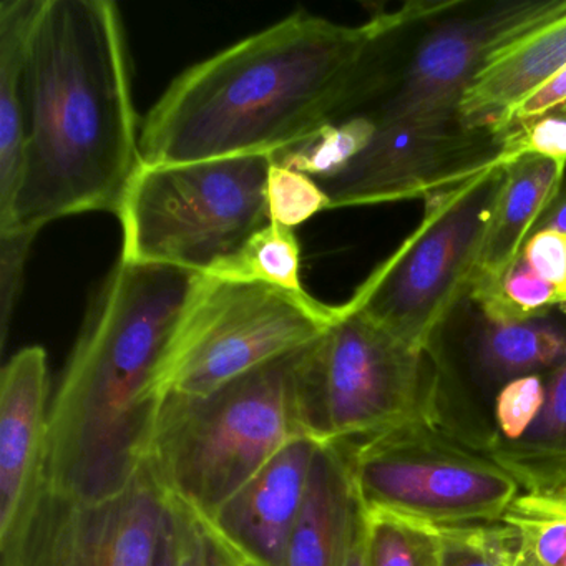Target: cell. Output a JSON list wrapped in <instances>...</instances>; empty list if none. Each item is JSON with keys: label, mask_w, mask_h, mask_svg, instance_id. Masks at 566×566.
I'll list each match as a JSON object with an SVG mask.
<instances>
[{"label": "cell", "mask_w": 566, "mask_h": 566, "mask_svg": "<svg viewBox=\"0 0 566 566\" xmlns=\"http://www.w3.org/2000/svg\"><path fill=\"white\" fill-rule=\"evenodd\" d=\"M271 155L140 165L118 218L122 261L210 274L270 224Z\"/></svg>", "instance_id": "5b68a950"}, {"label": "cell", "mask_w": 566, "mask_h": 566, "mask_svg": "<svg viewBox=\"0 0 566 566\" xmlns=\"http://www.w3.org/2000/svg\"><path fill=\"white\" fill-rule=\"evenodd\" d=\"M339 316L310 294L205 276L154 386L155 406L195 399L319 339Z\"/></svg>", "instance_id": "ba28073f"}, {"label": "cell", "mask_w": 566, "mask_h": 566, "mask_svg": "<svg viewBox=\"0 0 566 566\" xmlns=\"http://www.w3.org/2000/svg\"><path fill=\"white\" fill-rule=\"evenodd\" d=\"M566 69V12L496 49L467 88L459 107L465 130L492 132Z\"/></svg>", "instance_id": "9a60e30c"}, {"label": "cell", "mask_w": 566, "mask_h": 566, "mask_svg": "<svg viewBox=\"0 0 566 566\" xmlns=\"http://www.w3.org/2000/svg\"><path fill=\"white\" fill-rule=\"evenodd\" d=\"M565 168L536 155L509 161L490 213L469 296L473 301L496 290L543 214L565 187Z\"/></svg>", "instance_id": "2e32d148"}, {"label": "cell", "mask_w": 566, "mask_h": 566, "mask_svg": "<svg viewBox=\"0 0 566 566\" xmlns=\"http://www.w3.org/2000/svg\"><path fill=\"white\" fill-rule=\"evenodd\" d=\"M303 349L210 396L158 407L145 462L168 499L207 522L284 447L307 439L296 389Z\"/></svg>", "instance_id": "277c9868"}, {"label": "cell", "mask_w": 566, "mask_h": 566, "mask_svg": "<svg viewBox=\"0 0 566 566\" xmlns=\"http://www.w3.org/2000/svg\"><path fill=\"white\" fill-rule=\"evenodd\" d=\"M203 277L164 264L115 268L49 409L55 499L97 505L130 485L154 432L155 380Z\"/></svg>", "instance_id": "3957f363"}, {"label": "cell", "mask_w": 566, "mask_h": 566, "mask_svg": "<svg viewBox=\"0 0 566 566\" xmlns=\"http://www.w3.org/2000/svg\"><path fill=\"white\" fill-rule=\"evenodd\" d=\"M566 360V331L536 319L522 323H486L473 349L476 382L496 396L510 380L548 374Z\"/></svg>", "instance_id": "ffe728a7"}, {"label": "cell", "mask_w": 566, "mask_h": 566, "mask_svg": "<svg viewBox=\"0 0 566 566\" xmlns=\"http://www.w3.org/2000/svg\"><path fill=\"white\" fill-rule=\"evenodd\" d=\"M127 54L111 0H42L25 55L21 175L0 231L117 213L142 165Z\"/></svg>", "instance_id": "7a4b0ae2"}, {"label": "cell", "mask_w": 566, "mask_h": 566, "mask_svg": "<svg viewBox=\"0 0 566 566\" xmlns=\"http://www.w3.org/2000/svg\"><path fill=\"white\" fill-rule=\"evenodd\" d=\"M360 509L339 443L317 447L306 502L287 546L286 566H344Z\"/></svg>", "instance_id": "e0dca14e"}, {"label": "cell", "mask_w": 566, "mask_h": 566, "mask_svg": "<svg viewBox=\"0 0 566 566\" xmlns=\"http://www.w3.org/2000/svg\"><path fill=\"white\" fill-rule=\"evenodd\" d=\"M538 230L556 231V233L565 234L566 237V187H563L556 200L553 201L552 207L548 208L539 223L536 224L535 231Z\"/></svg>", "instance_id": "e575fe53"}, {"label": "cell", "mask_w": 566, "mask_h": 566, "mask_svg": "<svg viewBox=\"0 0 566 566\" xmlns=\"http://www.w3.org/2000/svg\"><path fill=\"white\" fill-rule=\"evenodd\" d=\"M510 157L500 150L465 180L423 198L419 227L357 287L347 304L420 350L463 296Z\"/></svg>", "instance_id": "52a82bcc"}, {"label": "cell", "mask_w": 566, "mask_h": 566, "mask_svg": "<svg viewBox=\"0 0 566 566\" xmlns=\"http://www.w3.org/2000/svg\"><path fill=\"white\" fill-rule=\"evenodd\" d=\"M545 379V403L528 432L516 442L493 443L485 452L525 492L566 490V360Z\"/></svg>", "instance_id": "d6986e66"}, {"label": "cell", "mask_w": 566, "mask_h": 566, "mask_svg": "<svg viewBox=\"0 0 566 566\" xmlns=\"http://www.w3.org/2000/svg\"><path fill=\"white\" fill-rule=\"evenodd\" d=\"M268 214L271 223L294 228L321 211L329 210V198L307 175L271 165L268 177Z\"/></svg>", "instance_id": "484cf974"}, {"label": "cell", "mask_w": 566, "mask_h": 566, "mask_svg": "<svg viewBox=\"0 0 566 566\" xmlns=\"http://www.w3.org/2000/svg\"><path fill=\"white\" fill-rule=\"evenodd\" d=\"M214 545H217V543H214ZM221 555H223L224 562H227V566H258L253 565V563L247 562V559L234 558V556L224 555L223 552H221Z\"/></svg>", "instance_id": "d590c367"}, {"label": "cell", "mask_w": 566, "mask_h": 566, "mask_svg": "<svg viewBox=\"0 0 566 566\" xmlns=\"http://www.w3.org/2000/svg\"><path fill=\"white\" fill-rule=\"evenodd\" d=\"M546 115H558V117L566 118V69L559 72L542 91L532 95L528 101L513 108L493 130V137L496 140H502V138L535 124Z\"/></svg>", "instance_id": "f546056e"}, {"label": "cell", "mask_w": 566, "mask_h": 566, "mask_svg": "<svg viewBox=\"0 0 566 566\" xmlns=\"http://www.w3.org/2000/svg\"><path fill=\"white\" fill-rule=\"evenodd\" d=\"M523 261L546 283L562 290L566 281V237L556 231L538 230L526 240L522 251Z\"/></svg>", "instance_id": "4dcf8cb0"}, {"label": "cell", "mask_w": 566, "mask_h": 566, "mask_svg": "<svg viewBox=\"0 0 566 566\" xmlns=\"http://www.w3.org/2000/svg\"><path fill=\"white\" fill-rule=\"evenodd\" d=\"M502 522L515 532V566H566V490L525 492Z\"/></svg>", "instance_id": "44dd1931"}, {"label": "cell", "mask_w": 566, "mask_h": 566, "mask_svg": "<svg viewBox=\"0 0 566 566\" xmlns=\"http://www.w3.org/2000/svg\"><path fill=\"white\" fill-rule=\"evenodd\" d=\"M35 231H0V346L8 343L9 327L24 283L25 264Z\"/></svg>", "instance_id": "83f0119b"}, {"label": "cell", "mask_w": 566, "mask_h": 566, "mask_svg": "<svg viewBox=\"0 0 566 566\" xmlns=\"http://www.w3.org/2000/svg\"><path fill=\"white\" fill-rule=\"evenodd\" d=\"M167 493L142 463L130 485L97 505L62 502L55 566H155Z\"/></svg>", "instance_id": "5bb4252c"}, {"label": "cell", "mask_w": 566, "mask_h": 566, "mask_svg": "<svg viewBox=\"0 0 566 566\" xmlns=\"http://www.w3.org/2000/svg\"><path fill=\"white\" fill-rule=\"evenodd\" d=\"M373 566H440L436 526L364 509Z\"/></svg>", "instance_id": "cb8c5ba5"}, {"label": "cell", "mask_w": 566, "mask_h": 566, "mask_svg": "<svg viewBox=\"0 0 566 566\" xmlns=\"http://www.w3.org/2000/svg\"><path fill=\"white\" fill-rule=\"evenodd\" d=\"M545 376L532 374L518 377L496 392L492 402V446L496 442H516L528 432L545 403Z\"/></svg>", "instance_id": "4316f807"}, {"label": "cell", "mask_w": 566, "mask_h": 566, "mask_svg": "<svg viewBox=\"0 0 566 566\" xmlns=\"http://www.w3.org/2000/svg\"><path fill=\"white\" fill-rule=\"evenodd\" d=\"M185 513H187V528H185L184 566H227L220 548L214 545L207 530L187 509Z\"/></svg>", "instance_id": "d6a6232c"}, {"label": "cell", "mask_w": 566, "mask_h": 566, "mask_svg": "<svg viewBox=\"0 0 566 566\" xmlns=\"http://www.w3.org/2000/svg\"><path fill=\"white\" fill-rule=\"evenodd\" d=\"M49 364L44 347L19 350L0 376V553L15 555L44 515L48 479Z\"/></svg>", "instance_id": "7c38bea8"}, {"label": "cell", "mask_w": 566, "mask_h": 566, "mask_svg": "<svg viewBox=\"0 0 566 566\" xmlns=\"http://www.w3.org/2000/svg\"><path fill=\"white\" fill-rule=\"evenodd\" d=\"M499 148L513 158L536 155L555 161L566 170V118L546 115L535 124L503 138L499 142Z\"/></svg>", "instance_id": "f1b7e54d"}, {"label": "cell", "mask_w": 566, "mask_h": 566, "mask_svg": "<svg viewBox=\"0 0 566 566\" xmlns=\"http://www.w3.org/2000/svg\"><path fill=\"white\" fill-rule=\"evenodd\" d=\"M369 147L337 177L317 181L329 210L426 198L446 190L492 160L480 134L460 122L399 120L376 124Z\"/></svg>", "instance_id": "8fae6325"}, {"label": "cell", "mask_w": 566, "mask_h": 566, "mask_svg": "<svg viewBox=\"0 0 566 566\" xmlns=\"http://www.w3.org/2000/svg\"><path fill=\"white\" fill-rule=\"evenodd\" d=\"M357 496L426 525L502 522L518 483L485 453L432 422H416L366 439L340 442Z\"/></svg>", "instance_id": "9c48e42d"}, {"label": "cell", "mask_w": 566, "mask_h": 566, "mask_svg": "<svg viewBox=\"0 0 566 566\" xmlns=\"http://www.w3.org/2000/svg\"><path fill=\"white\" fill-rule=\"evenodd\" d=\"M459 6L409 2L360 25L290 15L170 85L142 128V165L274 155L307 140L353 112L389 39Z\"/></svg>", "instance_id": "6da1fadb"}, {"label": "cell", "mask_w": 566, "mask_h": 566, "mask_svg": "<svg viewBox=\"0 0 566 566\" xmlns=\"http://www.w3.org/2000/svg\"><path fill=\"white\" fill-rule=\"evenodd\" d=\"M185 528H187V513L184 506L167 496V513H165L155 566H184Z\"/></svg>", "instance_id": "1f68e13d"}, {"label": "cell", "mask_w": 566, "mask_h": 566, "mask_svg": "<svg viewBox=\"0 0 566 566\" xmlns=\"http://www.w3.org/2000/svg\"><path fill=\"white\" fill-rule=\"evenodd\" d=\"M42 0L0 2V213L21 175L25 142V55Z\"/></svg>", "instance_id": "ac0fdd59"}, {"label": "cell", "mask_w": 566, "mask_h": 566, "mask_svg": "<svg viewBox=\"0 0 566 566\" xmlns=\"http://www.w3.org/2000/svg\"><path fill=\"white\" fill-rule=\"evenodd\" d=\"M301 247L294 230L266 224L250 238L237 256L211 271L218 280L270 284L291 293H306L300 276Z\"/></svg>", "instance_id": "7402d4cb"}, {"label": "cell", "mask_w": 566, "mask_h": 566, "mask_svg": "<svg viewBox=\"0 0 566 566\" xmlns=\"http://www.w3.org/2000/svg\"><path fill=\"white\" fill-rule=\"evenodd\" d=\"M377 125L367 115H353L324 125L313 137L271 155L273 165L307 175L314 181L343 174L373 142Z\"/></svg>", "instance_id": "603a6c76"}, {"label": "cell", "mask_w": 566, "mask_h": 566, "mask_svg": "<svg viewBox=\"0 0 566 566\" xmlns=\"http://www.w3.org/2000/svg\"><path fill=\"white\" fill-rule=\"evenodd\" d=\"M344 566H373L370 562L369 543H367L366 518H364V506L359 516L354 523L353 535L347 546Z\"/></svg>", "instance_id": "836d02e7"}, {"label": "cell", "mask_w": 566, "mask_h": 566, "mask_svg": "<svg viewBox=\"0 0 566 566\" xmlns=\"http://www.w3.org/2000/svg\"><path fill=\"white\" fill-rule=\"evenodd\" d=\"M563 12L566 0H518L447 18L422 39L394 94L367 117L376 124L459 122L460 102L486 59Z\"/></svg>", "instance_id": "30bf717a"}, {"label": "cell", "mask_w": 566, "mask_h": 566, "mask_svg": "<svg viewBox=\"0 0 566 566\" xmlns=\"http://www.w3.org/2000/svg\"><path fill=\"white\" fill-rule=\"evenodd\" d=\"M440 566H515V532L503 522L439 526Z\"/></svg>", "instance_id": "d4e9b609"}, {"label": "cell", "mask_w": 566, "mask_h": 566, "mask_svg": "<svg viewBox=\"0 0 566 566\" xmlns=\"http://www.w3.org/2000/svg\"><path fill=\"white\" fill-rule=\"evenodd\" d=\"M562 304H563V306H566V281H565V286H563V290H562Z\"/></svg>", "instance_id": "8d00e7d4"}, {"label": "cell", "mask_w": 566, "mask_h": 566, "mask_svg": "<svg viewBox=\"0 0 566 566\" xmlns=\"http://www.w3.org/2000/svg\"><path fill=\"white\" fill-rule=\"evenodd\" d=\"M296 389L304 433L319 446L409 423L437 426L432 350L403 343L347 303L333 326L301 350Z\"/></svg>", "instance_id": "8992f818"}, {"label": "cell", "mask_w": 566, "mask_h": 566, "mask_svg": "<svg viewBox=\"0 0 566 566\" xmlns=\"http://www.w3.org/2000/svg\"><path fill=\"white\" fill-rule=\"evenodd\" d=\"M317 447L311 439L294 440L214 518H197L224 555L258 566H286L287 546L306 502Z\"/></svg>", "instance_id": "4fadbf2b"}]
</instances>
